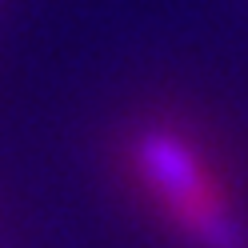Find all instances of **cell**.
I'll return each mask as SVG.
<instances>
[{
	"instance_id": "1",
	"label": "cell",
	"mask_w": 248,
	"mask_h": 248,
	"mask_svg": "<svg viewBox=\"0 0 248 248\" xmlns=\"http://www.w3.org/2000/svg\"><path fill=\"white\" fill-rule=\"evenodd\" d=\"M148 208L192 248H248V220L212 144L180 120H148L124 148Z\"/></svg>"
}]
</instances>
